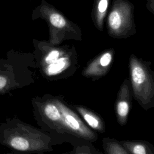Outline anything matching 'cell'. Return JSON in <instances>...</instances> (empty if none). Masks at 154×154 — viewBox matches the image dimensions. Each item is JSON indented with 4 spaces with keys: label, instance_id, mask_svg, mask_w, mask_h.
<instances>
[{
    "label": "cell",
    "instance_id": "obj_5",
    "mask_svg": "<svg viewBox=\"0 0 154 154\" xmlns=\"http://www.w3.org/2000/svg\"><path fill=\"white\" fill-rule=\"evenodd\" d=\"M74 63L67 55L54 49L43 57L39 63L42 75L50 81L65 79L72 76L76 68Z\"/></svg>",
    "mask_w": 154,
    "mask_h": 154
},
{
    "label": "cell",
    "instance_id": "obj_6",
    "mask_svg": "<svg viewBox=\"0 0 154 154\" xmlns=\"http://www.w3.org/2000/svg\"><path fill=\"white\" fill-rule=\"evenodd\" d=\"M132 100V94L129 80L126 78L118 91L114 106L116 119L120 126H125L128 122Z\"/></svg>",
    "mask_w": 154,
    "mask_h": 154
},
{
    "label": "cell",
    "instance_id": "obj_3",
    "mask_svg": "<svg viewBox=\"0 0 154 154\" xmlns=\"http://www.w3.org/2000/svg\"><path fill=\"white\" fill-rule=\"evenodd\" d=\"M129 82L132 97L141 107L147 111L154 107V77L149 66L131 58L129 62Z\"/></svg>",
    "mask_w": 154,
    "mask_h": 154
},
{
    "label": "cell",
    "instance_id": "obj_7",
    "mask_svg": "<svg viewBox=\"0 0 154 154\" xmlns=\"http://www.w3.org/2000/svg\"><path fill=\"white\" fill-rule=\"evenodd\" d=\"M112 60L111 52H105L96 60L91 62L82 72L85 78L96 81L105 76L109 71Z\"/></svg>",
    "mask_w": 154,
    "mask_h": 154
},
{
    "label": "cell",
    "instance_id": "obj_13",
    "mask_svg": "<svg viewBox=\"0 0 154 154\" xmlns=\"http://www.w3.org/2000/svg\"><path fill=\"white\" fill-rule=\"evenodd\" d=\"M50 22L55 27L62 28L66 24L64 19L59 14L54 13L50 16Z\"/></svg>",
    "mask_w": 154,
    "mask_h": 154
},
{
    "label": "cell",
    "instance_id": "obj_16",
    "mask_svg": "<svg viewBox=\"0 0 154 154\" xmlns=\"http://www.w3.org/2000/svg\"><path fill=\"white\" fill-rule=\"evenodd\" d=\"M61 154H70V152H67V153H61Z\"/></svg>",
    "mask_w": 154,
    "mask_h": 154
},
{
    "label": "cell",
    "instance_id": "obj_4",
    "mask_svg": "<svg viewBox=\"0 0 154 154\" xmlns=\"http://www.w3.org/2000/svg\"><path fill=\"white\" fill-rule=\"evenodd\" d=\"M34 82V77L26 66L11 59L0 61V94H8Z\"/></svg>",
    "mask_w": 154,
    "mask_h": 154
},
{
    "label": "cell",
    "instance_id": "obj_2",
    "mask_svg": "<svg viewBox=\"0 0 154 154\" xmlns=\"http://www.w3.org/2000/svg\"><path fill=\"white\" fill-rule=\"evenodd\" d=\"M31 104L34 119L40 129L63 143L70 144L55 96L45 94L42 96L34 97L31 99Z\"/></svg>",
    "mask_w": 154,
    "mask_h": 154
},
{
    "label": "cell",
    "instance_id": "obj_9",
    "mask_svg": "<svg viewBox=\"0 0 154 154\" xmlns=\"http://www.w3.org/2000/svg\"><path fill=\"white\" fill-rule=\"evenodd\" d=\"M129 154H154V146L144 140H122L119 141Z\"/></svg>",
    "mask_w": 154,
    "mask_h": 154
},
{
    "label": "cell",
    "instance_id": "obj_11",
    "mask_svg": "<svg viewBox=\"0 0 154 154\" xmlns=\"http://www.w3.org/2000/svg\"><path fill=\"white\" fill-rule=\"evenodd\" d=\"M70 154H102L99 152L93 146L91 145H80L73 147L70 151Z\"/></svg>",
    "mask_w": 154,
    "mask_h": 154
},
{
    "label": "cell",
    "instance_id": "obj_1",
    "mask_svg": "<svg viewBox=\"0 0 154 154\" xmlns=\"http://www.w3.org/2000/svg\"><path fill=\"white\" fill-rule=\"evenodd\" d=\"M63 143L40 129L17 117H8L0 124V144L24 154H43Z\"/></svg>",
    "mask_w": 154,
    "mask_h": 154
},
{
    "label": "cell",
    "instance_id": "obj_8",
    "mask_svg": "<svg viewBox=\"0 0 154 154\" xmlns=\"http://www.w3.org/2000/svg\"><path fill=\"white\" fill-rule=\"evenodd\" d=\"M69 105L91 129L101 134L105 132V122L97 113L82 105L69 104Z\"/></svg>",
    "mask_w": 154,
    "mask_h": 154
},
{
    "label": "cell",
    "instance_id": "obj_15",
    "mask_svg": "<svg viewBox=\"0 0 154 154\" xmlns=\"http://www.w3.org/2000/svg\"><path fill=\"white\" fill-rule=\"evenodd\" d=\"M5 154H24V153H22L21 152H17V151H14V150H12L11 152H7Z\"/></svg>",
    "mask_w": 154,
    "mask_h": 154
},
{
    "label": "cell",
    "instance_id": "obj_10",
    "mask_svg": "<svg viewBox=\"0 0 154 154\" xmlns=\"http://www.w3.org/2000/svg\"><path fill=\"white\" fill-rule=\"evenodd\" d=\"M102 147L106 154H129L120 142L114 138H103Z\"/></svg>",
    "mask_w": 154,
    "mask_h": 154
},
{
    "label": "cell",
    "instance_id": "obj_12",
    "mask_svg": "<svg viewBox=\"0 0 154 154\" xmlns=\"http://www.w3.org/2000/svg\"><path fill=\"white\" fill-rule=\"evenodd\" d=\"M109 24L110 27L114 29H118L121 25L122 19L119 13L117 11H112L109 16Z\"/></svg>",
    "mask_w": 154,
    "mask_h": 154
},
{
    "label": "cell",
    "instance_id": "obj_14",
    "mask_svg": "<svg viewBox=\"0 0 154 154\" xmlns=\"http://www.w3.org/2000/svg\"><path fill=\"white\" fill-rule=\"evenodd\" d=\"M108 5L107 0H101L98 5V10L100 13H103L106 10Z\"/></svg>",
    "mask_w": 154,
    "mask_h": 154
}]
</instances>
